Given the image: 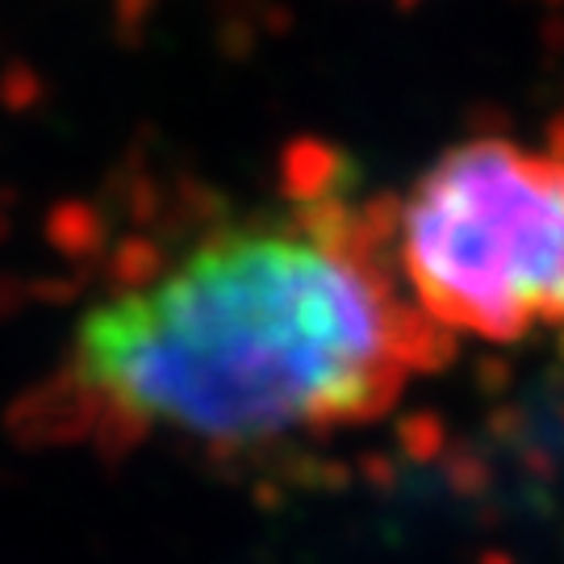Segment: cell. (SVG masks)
<instances>
[{"label": "cell", "mask_w": 564, "mask_h": 564, "mask_svg": "<svg viewBox=\"0 0 564 564\" xmlns=\"http://www.w3.org/2000/svg\"><path fill=\"white\" fill-rule=\"evenodd\" d=\"M447 351L402 289L393 205L364 202L335 155L297 151L276 209L84 314L63 435L242 447L356 426Z\"/></svg>", "instance_id": "1"}, {"label": "cell", "mask_w": 564, "mask_h": 564, "mask_svg": "<svg viewBox=\"0 0 564 564\" xmlns=\"http://www.w3.org/2000/svg\"><path fill=\"white\" fill-rule=\"evenodd\" d=\"M393 263L440 335L514 343L564 326V147L468 139L393 205Z\"/></svg>", "instance_id": "2"}, {"label": "cell", "mask_w": 564, "mask_h": 564, "mask_svg": "<svg viewBox=\"0 0 564 564\" xmlns=\"http://www.w3.org/2000/svg\"><path fill=\"white\" fill-rule=\"evenodd\" d=\"M561 147H564V139H561Z\"/></svg>", "instance_id": "3"}]
</instances>
